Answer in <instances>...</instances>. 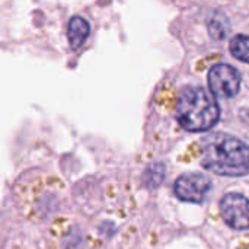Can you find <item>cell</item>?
I'll list each match as a JSON object with an SVG mask.
<instances>
[{
	"mask_svg": "<svg viewBox=\"0 0 249 249\" xmlns=\"http://www.w3.org/2000/svg\"><path fill=\"white\" fill-rule=\"evenodd\" d=\"M201 165L222 177L249 175V146L226 133H212L200 140Z\"/></svg>",
	"mask_w": 249,
	"mask_h": 249,
	"instance_id": "cell-1",
	"label": "cell"
},
{
	"mask_svg": "<svg viewBox=\"0 0 249 249\" xmlns=\"http://www.w3.org/2000/svg\"><path fill=\"white\" fill-rule=\"evenodd\" d=\"M175 115L178 123L188 131H207L217 124L220 108L214 95L204 88H187L181 92Z\"/></svg>",
	"mask_w": 249,
	"mask_h": 249,
	"instance_id": "cell-2",
	"label": "cell"
},
{
	"mask_svg": "<svg viewBox=\"0 0 249 249\" xmlns=\"http://www.w3.org/2000/svg\"><path fill=\"white\" fill-rule=\"evenodd\" d=\"M209 86L213 95L229 99L241 89V74L229 64H216L209 71Z\"/></svg>",
	"mask_w": 249,
	"mask_h": 249,
	"instance_id": "cell-3",
	"label": "cell"
},
{
	"mask_svg": "<svg viewBox=\"0 0 249 249\" xmlns=\"http://www.w3.org/2000/svg\"><path fill=\"white\" fill-rule=\"evenodd\" d=\"M223 220L236 231L249 229V198L242 194H226L220 201Z\"/></svg>",
	"mask_w": 249,
	"mask_h": 249,
	"instance_id": "cell-4",
	"label": "cell"
},
{
	"mask_svg": "<svg viewBox=\"0 0 249 249\" xmlns=\"http://www.w3.org/2000/svg\"><path fill=\"white\" fill-rule=\"evenodd\" d=\"M212 188V181L203 174H185L181 175L175 185V196L188 203H201Z\"/></svg>",
	"mask_w": 249,
	"mask_h": 249,
	"instance_id": "cell-5",
	"label": "cell"
},
{
	"mask_svg": "<svg viewBox=\"0 0 249 249\" xmlns=\"http://www.w3.org/2000/svg\"><path fill=\"white\" fill-rule=\"evenodd\" d=\"M89 32H90V26L86 19L80 16L71 18L69 22V28H67V38H69L70 48L71 50L80 48L83 42L86 41V38L89 36Z\"/></svg>",
	"mask_w": 249,
	"mask_h": 249,
	"instance_id": "cell-6",
	"label": "cell"
},
{
	"mask_svg": "<svg viewBox=\"0 0 249 249\" xmlns=\"http://www.w3.org/2000/svg\"><path fill=\"white\" fill-rule=\"evenodd\" d=\"M207 29L213 39L222 41L229 34V29H231L229 19L220 12H213L207 18Z\"/></svg>",
	"mask_w": 249,
	"mask_h": 249,
	"instance_id": "cell-7",
	"label": "cell"
},
{
	"mask_svg": "<svg viewBox=\"0 0 249 249\" xmlns=\"http://www.w3.org/2000/svg\"><path fill=\"white\" fill-rule=\"evenodd\" d=\"M231 53L238 60L249 64V36L236 35L231 41Z\"/></svg>",
	"mask_w": 249,
	"mask_h": 249,
	"instance_id": "cell-8",
	"label": "cell"
},
{
	"mask_svg": "<svg viewBox=\"0 0 249 249\" xmlns=\"http://www.w3.org/2000/svg\"><path fill=\"white\" fill-rule=\"evenodd\" d=\"M165 178V166L162 163H153L146 171L143 181L147 187H158Z\"/></svg>",
	"mask_w": 249,
	"mask_h": 249,
	"instance_id": "cell-9",
	"label": "cell"
}]
</instances>
